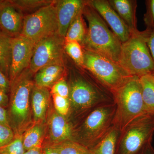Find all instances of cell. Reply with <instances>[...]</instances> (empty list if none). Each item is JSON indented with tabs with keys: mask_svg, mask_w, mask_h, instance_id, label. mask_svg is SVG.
<instances>
[{
	"mask_svg": "<svg viewBox=\"0 0 154 154\" xmlns=\"http://www.w3.org/2000/svg\"><path fill=\"white\" fill-rule=\"evenodd\" d=\"M116 109L114 102L101 105L89 112L80 126L74 128L73 141L92 148L114 126Z\"/></svg>",
	"mask_w": 154,
	"mask_h": 154,
	"instance_id": "5b68a950",
	"label": "cell"
},
{
	"mask_svg": "<svg viewBox=\"0 0 154 154\" xmlns=\"http://www.w3.org/2000/svg\"><path fill=\"white\" fill-rule=\"evenodd\" d=\"M119 63L131 76L154 75V61L143 32L133 33L122 43Z\"/></svg>",
	"mask_w": 154,
	"mask_h": 154,
	"instance_id": "8992f818",
	"label": "cell"
},
{
	"mask_svg": "<svg viewBox=\"0 0 154 154\" xmlns=\"http://www.w3.org/2000/svg\"><path fill=\"white\" fill-rule=\"evenodd\" d=\"M154 118L147 116L136 120L120 132L116 154H141L152 143Z\"/></svg>",
	"mask_w": 154,
	"mask_h": 154,
	"instance_id": "ba28073f",
	"label": "cell"
},
{
	"mask_svg": "<svg viewBox=\"0 0 154 154\" xmlns=\"http://www.w3.org/2000/svg\"><path fill=\"white\" fill-rule=\"evenodd\" d=\"M0 124L9 125L8 117V110L7 108H5L0 105Z\"/></svg>",
	"mask_w": 154,
	"mask_h": 154,
	"instance_id": "836d02e7",
	"label": "cell"
},
{
	"mask_svg": "<svg viewBox=\"0 0 154 154\" xmlns=\"http://www.w3.org/2000/svg\"><path fill=\"white\" fill-rule=\"evenodd\" d=\"M141 154H154V149L152 145V143L146 147Z\"/></svg>",
	"mask_w": 154,
	"mask_h": 154,
	"instance_id": "74e56055",
	"label": "cell"
},
{
	"mask_svg": "<svg viewBox=\"0 0 154 154\" xmlns=\"http://www.w3.org/2000/svg\"><path fill=\"white\" fill-rule=\"evenodd\" d=\"M51 94L68 98L69 95V88L68 83L64 79H61L51 87Z\"/></svg>",
	"mask_w": 154,
	"mask_h": 154,
	"instance_id": "f1b7e54d",
	"label": "cell"
},
{
	"mask_svg": "<svg viewBox=\"0 0 154 154\" xmlns=\"http://www.w3.org/2000/svg\"><path fill=\"white\" fill-rule=\"evenodd\" d=\"M55 3L42 7L26 16L20 34L36 44L41 39L58 33Z\"/></svg>",
	"mask_w": 154,
	"mask_h": 154,
	"instance_id": "9c48e42d",
	"label": "cell"
},
{
	"mask_svg": "<svg viewBox=\"0 0 154 154\" xmlns=\"http://www.w3.org/2000/svg\"><path fill=\"white\" fill-rule=\"evenodd\" d=\"M51 146L60 154H92L90 149L73 140L66 141Z\"/></svg>",
	"mask_w": 154,
	"mask_h": 154,
	"instance_id": "cb8c5ba5",
	"label": "cell"
},
{
	"mask_svg": "<svg viewBox=\"0 0 154 154\" xmlns=\"http://www.w3.org/2000/svg\"><path fill=\"white\" fill-rule=\"evenodd\" d=\"M42 149L44 154H60L58 152L51 146H43Z\"/></svg>",
	"mask_w": 154,
	"mask_h": 154,
	"instance_id": "d590c367",
	"label": "cell"
},
{
	"mask_svg": "<svg viewBox=\"0 0 154 154\" xmlns=\"http://www.w3.org/2000/svg\"><path fill=\"white\" fill-rule=\"evenodd\" d=\"M32 73L25 70L11 85L7 108L9 125L15 137L23 135L32 125L30 110V96L34 83L31 79Z\"/></svg>",
	"mask_w": 154,
	"mask_h": 154,
	"instance_id": "277c9868",
	"label": "cell"
},
{
	"mask_svg": "<svg viewBox=\"0 0 154 154\" xmlns=\"http://www.w3.org/2000/svg\"><path fill=\"white\" fill-rule=\"evenodd\" d=\"M12 38L0 32V69L8 79L11 64Z\"/></svg>",
	"mask_w": 154,
	"mask_h": 154,
	"instance_id": "7402d4cb",
	"label": "cell"
},
{
	"mask_svg": "<svg viewBox=\"0 0 154 154\" xmlns=\"http://www.w3.org/2000/svg\"><path fill=\"white\" fill-rule=\"evenodd\" d=\"M64 49L77 65L83 67L84 51L79 42L77 41L65 42Z\"/></svg>",
	"mask_w": 154,
	"mask_h": 154,
	"instance_id": "d4e9b609",
	"label": "cell"
},
{
	"mask_svg": "<svg viewBox=\"0 0 154 154\" xmlns=\"http://www.w3.org/2000/svg\"><path fill=\"white\" fill-rule=\"evenodd\" d=\"M152 80L153 82V83L154 84V75H151Z\"/></svg>",
	"mask_w": 154,
	"mask_h": 154,
	"instance_id": "f35d334b",
	"label": "cell"
},
{
	"mask_svg": "<svg viewBox=\"0 0 154 154\" xmlns=\"http://www.w3.org/2000/svg\"><path fill=\"white\" fill-rule=\"evenodd\" d=\"M119 132L113 126L105 137L90 149L92 154H116Z\"/></svg>",
	"mask_w": 154,
	"mask_h": 154,
	"instance_id": "ffe728a7",
	"label": "cell"
},
{
	"mask_svg": "<svg viewBox=\"0 0 154 154\" xmlns=\"http://www.w3.org/2000/svg\"><path fill=\"white\" fill-rule=\"evenodd\" d=\"M50 143L54 146L68 140H73L74 127L67 119L56 111L51 113L48 121Z\"/></svg>",
	"mask_w": 154,
	"mask_h": 154,
	"instance_id": "9a60e30c",
	"label": "cell"
},
{
	"mask_svg": "<svg viewBox=\"0 0 154 154\" xmlns=\"http://www.w3.org/2000/svg\"><path fill=\"white\" fill-rule=\"evenodd\" d=\"M3 1H0V6L1 5V4H2V2Z\"/></svg>",
	"mask_w": 154,
	"mask_h": 154,
	"instance_id": "ab89813d",
	"label": "cell"
},
{
	"mask_svg": "<svg viewBox=\"0 0 154 154\" xmlns=\"http://www.w3.org/2000/svg\"><path fill=\"white\" fill-rule=\"evenodd\" d=\"M15 137V134L11 127L0 124V147L11 143Z\"/></svg>",
	"mask_w": 154,
	"mask_h": 154,
	"instance_id": "f546056e",
	"label": "cell"
},
{
	"mask_svg": "<svg viewBox=\"0 0 154 154\" xmlns=\"http://www.w3.org/2000/svg\"><path fill=\"white\" fill-rule=\"evenodd\" d=\"M112 94L116 107L114 126L119 132L136 120L150 116L145 107L139 77H129Z\"/></svg>",
	"mask_w": 154,
	"mask_h": 154,
	"instance_id": "3957f363",
	"label": "cell"
},
{
	"mask_svg": "<svg viewBox=\"0 0 154 154\" xmlns=\"http://www.w3.org/2000/svg\"><path fill=\"white\" fill-rule=\"evenodd\" d=\"M52 96L55 111L63 116H66L68 115L70 109V104L68 98L54 94Z\"/></svg>",
	"mask_w": 154,
	"mask_h": 154,
	"instance_id": "83f0119b",
	"label": "cell"
},
{
	"mask_svg": "<svg viewBox=\"0 0 154 154\" xmlns=\"http://www.w3.org/2000/svg\"><path fill=\"white\" fill-rule=\"evenodd\" d=\"M148 11L145 18L147 26L154 25V0L148 2Z\"/></svg>",
	"mask_w": 154,
	"mask_h": 154,
	"instance_id": "1f68e13d",
	"label": "cell"
},
{
	"mask_svg": "<svg viewBox=\"0 0 154 154\" xmlns=\"http://www.w3.org/2000/svg\"><path fill=\"white\" fill-rule=\"evenodd\" d=\"M83 15L82 11L77 15L71 23L64 38L65 42L77 41L80 44L82 42L87 33Z\"/></svg>",
	"mask_w": 154,
	"mask_h": 154,
	"instance_id": "44dd1931",
	"label": "cell"
},
{
	"mask_svg": "<svg viewBox=\"0 0 154 154\" xmlns=\"http://www.w3.org/2000/svg\"><path fill=\"white\" fill-rule=\"evenodd\" d=\"M83 67L111 93L131 76L118 63L90 51L83 49Z\"/></svg>",
	"mask_w": 154,
	"mask_h": 154,
	"instance_id": "52a82bcc",
	"label": "cell"
},
{
	"mask_svg": "<svg viewBox=\"0 0 154 154\" xmlns=\"http://www.w3.org/2000/svg\"><path fill=\"white\" fill-rule=\"evenodd\" d=\"M109 4L120 16L133 33L139 30L137 27L136 17L137 2L131 0H110Z\"/></svg>",
	"mask_w": 154,
	"mask_h": 154,
	"instance_id": "e0dca14e",
	"label": "cell"
},
{
	"mask_svg": "<svg viewBox=\"0 0 154 154\" xmlns=\"http://www.w3.org/2000/svg\"><path fill=\"white\" fill-rule=\"evenodd\" d=\"M23 135L16 136L10 143L0 147V154H24Z\"/></svg>",
	"mask_w": 154,
	"mask_h": 154,
	"instance_id": "484cf974",
	"label": "cell"
},
{
	"mask_svg": "<svg viewBox=\"0 0 154 154\" xmlns=\"http://www.w3.org/2000/svg\"><path fill=\"white\" fill-rule=\"evenodd\" d=\"M143 32L149 50L154 61V25L147 26L146 30Z\"/></svg>",
	"mask_w": 154,
	"mask_h": 154,
	"instance_id": "4dcf8cb0",
	"label": "cell"
},
{
	"mask_svg": "<svg viewBox=\"0 0 154 154\" xmlns=\"http://www.w3.org/2000/svg\"><path fill=\"white\" fill-rule=\"evenodd\" d=\"M45 134L43 123H34L23 134V144L25 151L35 148L43 147Z\"/></svg>",
	"mask_w": 154,
	"mask_h": 154,
	"instance_id": "d6986e66",
	"label": "cell"
},
{
	"mask_svg": "<svg viewBox=\"0 0 154 154\" xmlns=\"http://www.w3.org/2000/svg\"><path fill=\"white\" fill-rule=\"evenodd\" d=\"M9 101V95L0 89V105L7 109L8 106Z\"/></svg>",
	"mask_w": 154,
	"mask_h": 154,
	"instance_id": "e575fe53",
	"label": "cell"
},
{
	"mask_svg": "<svg viewBox=\"0 0 154 154\" xmlns=\"http://www.w3.org/2000/svg\"><path fill=\"white\" fill-rule=\"evenodd\" d=\"M86 1L60 0L55 3L58 24V33L65 38L71 23L83 11Z\"/></svg>",
	"mask_w": 154,
	"mask_h": 154,
	"instance_id": "5bb4252c",
	"label": "cell"
},
{
	"mask_svg": "<svg viewBox=\"0 0 154 154\" xmlns=\"http://www.w3.org/2000/svg\"><path fill=\"white\" fill-rule=\"evenodd\" d=\"M64 71L63 64H54L42 68L36 73L35 85L41 88L52 87Z\"/></svg>",
	"mask_w": 154,
	"mask_h": 154,
	"instance_id": "ac0fdd59",
	"label": "cell"
},
{
	"mask_svg": "<svg viewBox=\"0 0 154 154\" xmlns=\"http://www.w3.org/2000/svg\"><path fill=\"white\" fill-rule=\"evenodd\" d=\"M11 2L20 11L24 10L39 9L44 6L48 5L54 2L45 1H11Z\"/></svg>",
	"mask_w": 154,
	"mask_h": 154,
	"instance_id": "4316f807",
	"label": "cell"
},
{
	"mask_svg": "<svg viewBox=\"0 0 154 154\" xmlns=\"http://www.w3.org/2000/svg\"><path fill=\"white\" fill-rule=\"evenodd\" d=\"M140 79L146 111L149 115L154 118V84L151 75L143 76Z\"/></svg>",
	"mask_w": 154,
	"mask_h": 154,
	"instance_id": "603a6c76",
	"label": "cell"
},
{
	"mask_svg": "<svg viewBox=\"0 0 154 154\" xmlns=\"http://www.w3.org/2000/svg\"><path fill=\"white\" fill-rule=\"evenodd\" d=\"M51 93L48 88L33 86L31 94V105L34 123H43L46 120L50 102Z\"/></svg>",
	"mask_w": 154,
	"mask_h": 154,
	"instance_id": "2e32d148",
	"label": "cell"
},
{
	"mask_svg": "<svg viewBox=\"0 0 154 154\" xmlns=\"http://www.w3.org/2000/svg\"><path fill=\"white\" fill-rule=\"evenodd\" d=\"M64 38L56 33L35 44L29 70L36 73L42 68L54 64H63Z\"/></svg>",
	"mask_w": 154,
	"mask_h": 154,
	"instance_id": "30bf717a",
	"label": "cell"
},
{
	"mask_svg": "<svg viewBox=\"0 0 154 154\" xmlns=\"http://www.w3.org/2000/svg\"><path fill=\"white\" fill-rule=\"evenodd\" d=\"M68 85L70 111L79 116L86 115L96 107L114 102L112 93L88 71L87 75L72 72Z\"/></svg>",
	"mask_w": 154,
	"mask_h": 154,
	"instance_id": "6da1fadb",
	"label": "cell"
},
{
	"mask_svg": "<svg viewBox=\"0 0 154 154\" xmlns=\"http://www.w3.org/2000/svg\"><path fill=\"white\" fill-rule=\"evenodd\" d=\"M83 15L88 25L85 38L81 43L83 49L99 54L119 63L121 42L88 1L83 8Z\"/></svg>",
	"mask_w": 154,
	"mask_h": 154,
	"instance_id": "7a4b0ae2",
	"label": "cell"
},
{
	"mask_svg": "<svg viewBox=\"0 0 154 154\" xmlns=\"http://www.w3.org/2000/svg\"><path fill=\"white\" fill-rule=\"evenodd\" d=\"M23 16L11 1H3L0 6V32L14 38L22 32Z\"/></svg>",
	"mask_w": 154,
	"mask_h": 154,
	"instance_id": "4fadbf2b",
	"label": "cell"
},
{
	"mask_svg": "<svg viewBox=\"0 0 154 154\" xmlns=\"http://www.w3.org/2000/svg\"><path fill=\"white\" fill-rule=\"evenodd\" d=\"M88 2L109 26L122 43L125 42L130 38L133 34L132 32L111 7L108 1L91 0Z\"/></svg>",
	"mask_w": 154,
	"mask_h": 154,
	"instance_id": "7c38bea8",
	"label": "cell"
},
{
	"mask_svg": "<svg viewBox=\"0 0 154 154\" xmlns=\"http://www.w3.org/2000/svg\"><path fill=\"white\" fill-rule=\"evenodd\" d=\"M0 89L9 95L11 89V85L8 77L4 74L0 69Z\"/></svg>",
	"mask_w": 154,
	"mask_h": 154,
	"instance_id": "d6a6232c",
	"label": "cell"
},
{
	"mask_svg": "<svg viewBox=\"0 0 154 154\" xmlns=\"http://www.w3.org/2000/svg\"><path fill=\"white\" fill-rule=\"evenodd\" d=\"M24 154H44L42 148H35L26 151Z\"/></svg>",
	"mask_w": 154,
	"mask_h": 154,
	"instance_id": "8d00e7d4",
	"label": "cell"
},
{
	"mask_svg": "<svg viewBox=\"0 0 154 154\" xmlns=\"http://www.w3.org/2000/svg\"><path fill=\"white\" fill-rule=\"evenodd\" d=\"M35 44L22 35L12 38L11 60L9 79L11 85L29 67Z\"/></svg>",
	"mask_w": 154,
	"mask_h": 154,
	"instance_id": "8fae6325",
	"label": "cell"
}]
</instances>
